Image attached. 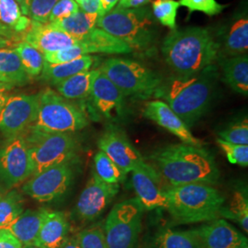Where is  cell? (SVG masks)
I'll list each match as a JSON object with an SVG mask.
<instances>
[{
  "instance_id": "1f68e13d",
  "label": "cell",
  "mask_w": 248,
  "mask_h": 248,
  "mask_svg": "<svg viewBox=\"0 0 248 248\" xmlns=\"http://www.w3.org/2000/svg\"><path fill=\"white\" fill-rule=\"evenodd\" d=\"M31 78L39 77L44 69L45 59L44 53L39 52L25 42H20L14 48Z\"/></svg>"
},
{
  "instance_id": "7bdbcfd3",
  "label": "cell",
  "mask_w": 248,
  "mask_h": 248,
  "mask_svg": "<svg viewBox=\"0 0 248 248\" xmlns=\"http://www.w3.org/2000/svg\"><path fill=\"white\" fill-rule=\"evenodd\" d=\"M0 248H23V247L9 231L0 230Z\"/></svg>"
},
{
  "instance_id": "30bf717a",
  "label": "cell",
  "mask_w": 248,
  "mask_h": 248,
  "mask_svg": "<svg viewBox=\"0 0 248 248\" xmlns=\"http://www.w3.org/2000/svg\"><path fill=\"white\" fill-rule=\"evenodd\" d=\"M34 168L23 135L8 138L0 148V183L11 188L33 176Z\"/></svg>"
},
{
  "instance_id": "816d5d0a",
  "label": "cell",
  "mask_w": 248,
  "mask_h": 248,
  "mask_svg": "<svg viewBox=\"0 0 248 248\" xmlns=\"http://www.w3.org/2000/svg\"><path fill=\"white\" fill-rule=\"evenodd\" d=\"M20 7V9L23 13V15L27 16L28 15V4H29V0H16Z\"/></svg>"
},
{
  "instance_id": "f907efd6",
  "label": "cell",
  "mask_w": 248,
  "mask_h": 248,
  "mask_svg": "<svg viewBox=\"0 0 248 248\" xmlns=\"http://www.w3.org/2000/svg\"><path fill=\"white\" fill-rule=\"evenodd\" d=\"M15 44V42L9 40L5 37L0 36V49H4V48H9L10 45Z\"/></svg>"
},
{
  "instance_id": "9a60e30c",
  "label": "cell",
  "mask_w": 248,
  "mask_h": 248,
  "mask_svg": "<svg viewBox=\"0 0 248 248\" xmlns=\"http://www.w3.org/2000/svg\"><path fill=\"white\" fill-rule=\"evenodd\" d=\"M98 146L99 151L106 154L126 175L143 160L125 133L115 127L108 128L100 136Z\"/></svg>"
},
{
  "instance_id": "d6986e66",
  "label": "cell",
  "mask_w": 248,
  "mask_h": 248,
  "mask_svg": "<svg viewBox=\"0 0 248 248\" xmlns=\"http://www.w3.org/2000/svg\"><path fill=\"white\" fill-rule=\"evenodd\" d=\"M22 41L44 54L55 53L79 43L76 38L49 23L35 21H31L28 31L22 34Z\"/></svg>"
},
{
  "instance_id": "f35d334b",
  "label": "cell",
  "mask_w": 248,
  "mask_h": 248,
  "mask_svg": "<svg viewBox=\"0 0 248 248\" xmlns=\"http://www.w3.org/2000/svg\"><path fill=\"white\" fill-rule=\"evenodd\" d=\"M58 0H29L27 17L31 21L46 24Z\"/></svg>"
},
{
  "instance_id": "cb8c5ba5",
  "label": "cell",
  "mask_w": 248,
  "mask_h": 248,
  "mask_svg": "<svg viewBox=\"0 0 248 248\" xmlns=\"http://www.w3.org/2000/svg\"><path fill=\"white\" fill-rule=\"evenodd\" d=\"M47 209L27 210L6 229L20 242L22 247L33 246L39 234Z\"/></svg>"
},
{
  "instance_id": "ee69618b",
  "label": "cell",
  "mask_w": 248,
  "mask_h": 248,
  "mask_svg": "<svg viewBox=\"0 0 248 248\" xmlns=\"http://www.w3.org/2000/svg\"><path fill=\"white\" fill-rule=\"evenodd\" d=\"M79 9L89 14H96L101 16V1L100 0H83L79 5Z\"/></svg>"
},
{
  "instance_id": "f6af8a7d",
  "label": "cell",
  "mask_w": 248,
  "mask_h": 248,
  "mask_svg": "<svg viewBox=\"0 0 248 248\" xmlns=\"http://www.w3.org/2000/svg\"><path fill=\"white\" fill-rule=\"evenodd\" d=\"M152 0H119L115 8L118 9H139L148 6Z\"/></svg>"
},
{
  "instance_id": "e0dca14e",
  "label": "cell",
  "mask_w": 248,
  "mask_h": 248,
  "mask_svg": "<svg viewBox=\"0 0 248 248\" xmlns=\"http://www.w3.org/2000/svg\"><path fill=\"white\" fill-rule=\"evenodd\" d=\"M199 248H238L248 247V238L222 219L193 230Z\"/></svg>"
},
{
  "instance_id": "d4e9b609",
  "label": "cell",
  "mask_w": 248,
  "mask_h": 248,
  "mask_svg": "<svg viewBox=\"0 0 248 248\" xmlns=\"http://www.w3.org/2000/svg\"><path fill=\"white\" fill-rule=\"evenodd\" d=\"M98 72V68H94L63 80L54 86L56 92L67 100H83L89 98L93 80Z\"/></svg>"
},
{
  "instance_id": "9f6ffc18",
  "label": "cell",
  "mask_w": 248,
  "mask_h": 248,
  "mask_svg": "<svg viewBox=\"0 0 248 248\" xmlns=\"http://www.w3.org/2000/svg\"><path fill=\"white\" fill-rule=\"evenodd\" d=\"M248 248V247H243V248Z\"/></svg>"
},
{
  "instance_id": "ba28073f",
  "label": "cell",
  "mask_w": 248,
  "mask_h": 248,
  "mask_svg": "<svg viewBox=\"0 0 248 248\" xmlns=\"http://www.w3.org/2000/svg\"><path fill=\"white\" fill-rule=\"evenodd\" d=\"M24 136L34 168L33 176L58 165L70 163L78 144L70 133H45L29 129Z\"/></svg>"
},
{
  "instance_id": "7dc6e473",
  "label": "cell",
  "mask_w": 248,
  "mask_h": 248,
  "mask_svg": "<svg viewBox=\"0 0 248 248\" xmlns=\"http://www.w3.org/2000/svg\"><path fill=\"white\" fill-rule=\"evenodd\" d=\"M0 36L5 37V38L11 40V41H13L15 43L18 42L19 39H22V36L16 33L15 31H13L12 30H10L9 28L3 25V24H1V23H0Z\"/></svg>"
},
{
  "instance_id": "4316f807",
  "label": "cell",
  "mask_w": 248,
  "mask_h": 248,
  "mask_svg": "<svg viewBox=\"0 0 248 248\" xmlns=\"http://www.w3.org/2000/svg\"><path fill=\"white\" fill-rule=\"evenodd\" d=\"M98 18V15L86 13L79 9V11L67 18L53 21L49 24L80 41L97 27Z\"/></svg>"
},
{
  "instance_id": "b9f144b4",
  "label": "cell",
  "mask_w": 248,
  "mask_h": 248,
  "mask_svg": "<svg viewBox=\"0 0 248 248\" xmlns=\"http://www.w3.org/2000/svg\"><path fill=\"white\" fill-rule=\"evenodd\" d=\"M79 6L75 0H58L50 14L48 23L67 18L79 11Z\"/></svg>"
},
{
  "instance_id": "db71d44e",
  "label": "cell",
  "mask_w": 248,
  "mask_h": 248,
  "mask_svg": "<svg viewBox=\"0 0 248 248\" xmlns=\"http://www.w3.org/2000/svg\"><path fill=\"white\" fill-rule=\"evenodd\" d=\"M75 1H76V2L78 4V6H79L80 4L83 2V0H75Z\"/></svg>"
},
{
  "instance_id": "7a4b0ae2",
  "label": "cell",
  "mask_w": 248,
  "mask_h": 248,
  "mask_svg": "<svg viewBox=\"0 0 248 248\" xmlns=\"http://www.w3.org/2000/svg\"><path fill=\"white\" fill-rule=\"evenodd\" d=\"M152 166L169 186L187 184L215 185L220 171L213 155L202 148L186 143L169 144L152 153Z\"/></svg>"
},
{
  "instance_id": "603a6c76",
  "label": "cell",
  "mask_w": 248,
  "mask_h": 248,
  "mask_svg": "<svg viewBox=\"0 0 248 248\" xmlns=\"http://www.w3.org/2000/svg\"><path fill=\"white\" fill-rule=\"evenodd\" d=\"M98 57L94 55H85L70 62L61 63H49L45 62L44 69L41 73V79L46 83L56 86L63 80L82 72L91 70Z\"/></svg>"
},
{
  "instance_id": "ab89813d",
  "label": "cell",
  "mask_w": 248,
  "mask_h": 248,
  "mask_svg": "<svg viewBox=\"0 0 248 248\" xmlns=\"http://www.w3.org/2000/svg\"><path fill=\"white\" fill-rule=\"evenodd\" d=\"M217 142L231 164L247 168L248 166V145L234 144L218 139Z\"/></svg>"
},
{
  "instance_id": "bcb514c9",
  "label": "cell",
  "mask_w": 248,
  "mask_h": 248,
  "mask_svg": "<svg viewBox=\"0 0 248 248\" xmlns=\"http://www.w3.org/2000/svg\"><path fill=\"white\" fill-rule=\"evenodd\" d=\"M14 87L7 84V83H2L0 82V112L3 109L5 106L7 100L9 98V92Z\"/></svg>"
},
{
  "instance_id": "44dd1931",
  "label": "cell",
  "mask_w": 248,
  "mask_h": 248,
  "mask_svg": "<svg viewBox=\"0 0 248 248\" xmlns=\"http://www.w3.org/2000/svg\"><path fill=\"white\" fill-rule=\"evenodd\" d=\"M70 223L66 215L59 211H50L45 220L33 246L39 248H62L69 238Z\"/></svg>"
},
{
  "instance_id": "83f0119b",
  "label": "cell",
  "mask_w": 248,
  "mask_h": 248,
  "mask_svg": "<svg viewBox=\"0 0 248 248\" xmlns=\"http://www.w3.org/2000/svg\"><path fill=\"white\" fill-rule=\"evenodd\" d=\"M82 40L90 45L93 53L128 54L133 52L130 46L98 27Z\"/></svg>"
},
{
  "instance_id": "9c48e42d",
  "label": "cell",
  "mask_w": 248,
  "mask_h": 248,
  "mask_svg": "<svg viewBox=\"0 0 248 248\" xmlns=\"http://www.w3.org/2000/svg\"><path fill=\"white\" fill-rule=\"evenodd\" d=\"M144 209L136 198L115 204L107 217L104 234L108 248H135L142 230Z\"/></svg>"
},
{
  "instance_id": "3957f363",
  "label": "cell",
  "mask_w": 248,
  "mask_h": 248,
  "mask_svg": "<svg viewBox=\"0 0 248 248\" xmlns=\"http://www.w3.org/2000/svg\"><path fill=\"white\" fill-rule=\"evenodd\" d=\"M161 52L175 75L186 76L214 64L219 45L208 28L188 27L171 30L162 43Z\"/></svg>"
},
{
  "instance_id": "f1b7e54d",
  "label": "cell",
  "mask_w": 248,
  "mask_h": 248,
  "mask_svg": "<svg viewBox=\"0 0 248 248\" xmlns=\"http://www.w3.org/2000/svg\"><path fill=\"white\" fill-rule=\"evenodd\" d=\"M0 23L22 35L31 26V20L23 15L16 0H0Z\"/></svg>"
},
{
  "instance_id": "11a10c76",
  "label": "cell",
  "mask_w": 248,
  "mask_h": 248,
  "mask_svg": "<svg viewBox=\"0 0 248 248\" xmlns=\"http://www.w3.org/2000/svg\"><path fill=\"white\" fill-rule=\"evenodd\" d=\"M0 82H2V83H6V81H5V79H4L2 77H0Z\"/></svg>"
},
{
  "instance_id": "2e32d148",
  "label": "cell",
  "mask_w": 248,
  "mask_h": 248,
  "mask_svg": "<svg viewBox=\"0 0 248 248\" xmlns=\"http://www.w3.org/2000/svg\"><path fill=\"white\" fill-rule=\"evenodd\" d=\"M89 98L95 110L108 120H114L124 113V94L99 69L93 80Z\"/></svg>"
},
{
  "instance_id": "836d02e7",
  "label": "cell",
  "mask_w": 248,
  "mask_h": 248,
  "mask_svg": "<svg viewBox=\"0 0 248 248\" xmlns=\"http://www.w3.org/2000/svg\"><path fill=\"white\" fill-rule=\"evenodd\" d=\"M220 216L238 222L240 226L248 232V201L244 192L235 191L232 197L230 204L227 208L222 207Z\"/></svg>"
},
{
  "instance_id": "d6a6232c",
  "label": "cell",
  "mask_w": 248,
  "mask_h": 248,
  "mask_svg": "<svg viewBox=\"0 0 248 248\" xmlns=\"http://www.w3.org/2000/svg\"><path fill=\"white\" fill-rule=\"evenodd\" d=\"M156 248H199L193 230L163 231L156 238Z\"/></svg>"
},
{
  "instance_id": "8d00e7d4",
  "label": "cell",
  "mask_w": 248,
  "mask_h": 248,
  "mask_svg": "<svg viewBox=\"0 0 248 248\" xmlns=\"http://www.w3.org/2000/svg\"><path fill=\"white\" fill-rule=\"evenodd\" d=\"M219 139L225 142L248 145V119L246 118L240 122L231 124L219 133Z\"/></svg>"
},
{
  "instance_id": "ac0fdd59",
  "label": "cell",
  "mask_w": 248,
  "mask_h": 248,
  "mask_svg": "<svg viewBox=\"0 0 248 248\" xmlns=\"http://www.w3.org/2000/svg\"><path fill=\"white\" fill-rule=\"evenodd\" d=\"M142 113L146 119L169 131L183 143L195 146L202 145V142L196 138L186 124L163 100L154 99L147 101Z\"/></svg>"
},
{
  "instance_id": "4dcf8cb0",
  "label": "cell",
  "mask_w": 248,
  "mask_h": 248,
  "mask_svg": "<svg viewBox=\"0 0 248 248\" xmlns=\"http://www.w3.org/2000/svg\"><path fill=\"white\" fill-rule=\"evenodd\" d=\"M92 173L106 183L119 185L124 182L127 176L106 154L101 151H98L94 156V170Z\"/></svg>"
},
{
  "instance_id": "681fc988",
  "label": "cell",
  "mask_w": 248,
  "mask_h": 248,
  "mask_svg": "<svg viewBox=\"0 0 248 248\" xmlns=\"http://www.w3.org/2000/svg\"><path fill=\"white\" fill-rule=\"evenodd\" d=\"M62 248H80L78 236L69 237L65 242V244L62 246Z\"/></svg>"
},
{
  "instance_id": "8fae6325",
  "label": "cell",
  "mask_w": 248,
  "mask_h": 248,
  "mask_svg": "<svg viewBox=\"0 0 248 248\" xmlns=\"http://www.w3.org/2000/svg\"><path fill=\"white\" fill-rule=\"evenodd\" d=\"M73 170L70 164H62L42 171L29 178L22 192L38 202H51L63 195L71 185Z\"/></svg>"
},
{
  "instance_id": "5bb4252c",
  "label": "cell",
  "mask_w": 248,
  "mask_h": 248,
  "mask_svg": "<svg viewBox=\"0 0 248 248\" xmlns=\"http://www.w3.org/2000/svg\"><path fill=\"white\" fill-rule=\"evenodd\" d=\"M120 190L119 184H108L94 173L81 192L75 213L81 221H93L105 211Z\"/></svg>"
},
{
  "instance_id": "6da1fadb",
  "label": "cell",
  "mask_w": 248,
  "mask_h": 248,
  "mask_svg": "<svg viewBox=\"0 0 248 248\" xmlns=\"http://www.w3.org/2000/svg\"><path fill=\"white\" fill-rule=\"evenodd\" d=\"M218 78L215 64L192 75H173L163 79L152 97L166 102L190 129L207 112Z\"/></svg>"
},
{
  "instance_id": "e575fe53",
  "label": "cell",
  "mask_w": 248,
  "mask_h": 248,
  "mask_svg": "<svg viewBox=\"0 0 248 248\" xmlns=\"http://www.w3.org/2000/svg\"><path fill=\"white\" fill-rule=\"evenodd\" d=\"M180 8L177 0H154L152 2V13L155 18L163 26L170 30L177 29V10Z\"/></svg>"
},
{
  "instance_id": "7402d4cb",
  "label": "cell",
  "mask_w": 248,
  "mask_h": 248,
  "mask_svg": "<svg viewBox=\"0 0 248 248\" xmlns=\"http://www.w3.org/2000/svg\"><path fill=\"white\" fill-rule=\"evenodd\" d=\"M216 61L222 69V80L236 93L248 96V53L235 56L218 54Z\"/></svg>"
},
{
  "instance_id": "ffe728a7",
  "label": "cell",
  "mask_w": 248,
  "mask_h": 248,
  "mask_svg": "<svg viewBox=\"0 0 248 248\" xmlns=\"http://www.w3.org/2000/svg\"><path fill=\"white\" fill-rule=\"evenodd\" d=\"M215 36L219 45V53L225 56H235L248 53V12L236 13L223 24Z\"/></svg>"
},
{
  "instance_id": "484cf974",
  "label": "cell",
  "mask_w": 248,
  "mask_h": 248,
  "mask_svg": "<svg viewBox=\"0 0 248 248\" xmlns=\"http://www.w3.org/2000/svg\"><path fill=\"white\" fill-rule=\"evenodd\" d=\"M0 77L13 87L25 86L31 78L27 74L15 49H0Z\"/></svg>"
},
{
  "instance_id": "277c9868",
  "label": "cell",
  "mask_w": 248,
  "mask_h": 248,
  "mask_svg": "<svg viewBox=\"0 0 248 248\" xmlns=\"http://www.w3.org/2000/svg\"><path fill=\"white\" fill-rule=\"evenodd\" d=\"M97 27L140 53H150L159 37L158 22L148 6L139 9L114 8L98 18Z\"/></svg>"
},
{
  "instance_id": "7c38bea8",
  "label": "cell",
  "mask_w": 248,
  "mask_h": 248,
  "mask_svg": "<svg viewBox=\"0 0 248 248\" xmlns=\"http://www.w3.org/2000/svg\"><path fill=\"white\" fill-rule=\"evenodd\" d=\"M38 112V94L9 96L0 112V133L11 138L27 132L34 124Z\"/></svg>"
},
{
  "instance_id": "5b68a950",
  "label": "cell",
  "mask_w": 248,
  "mask_h": 248,
  "mask_svg": "<svg viewBox=\"0 0 248 248\" xmlns=\"http://www.w3.org/2000/svg\"><path fill=\"white\" fill-rule=\"evenodd\" d=\"M167 210L179 224L212 222L219 219L224 197L214 186L206 184L168 186Z\"/></svg>"
},
{
  "instance_id": "52a82bcc",
  "label": "cell",
  "mask_w": 248,
  "mask_h": 248,
  "mask_svg": "<svg viewBox=\"0 0 248 248\" xmlns=\"http://www.w3.org/2000/svg\"><path fill=\"white\" fill-rule=\"evenodd\" d=\"M98 69L122 91L125 98H151L164 79L158 72L129 58H108Z\"/></svg>"
},
{
  "instance_id": "c3c4849f",
  "label": "cell",
  "mask_w": 248,
  "mask_h": 248,
  "mask_svg": "<svg viewBox=\"0 0 248 248\" xmlns=\"http://www.w3.org/2000/svg\"><path fill=\"white\" fill-rule=\"evenodd\" d=\"M100 1H101V16L105 15L108 12L114 9L119 2V0H100Z\"/></svg>"
},
{
  "instance_id": "4fadbf2b",
  "label": "cell",
  "mask_w": 248,
  "mask_h": 248,
  "mask_svg": "<svg viewBox=\"0 0 248 248\" xmlns=\"http://www.w3.org/2000/svg\"><path fill=\"white\" fill-rule=\"evenodd\" d=\"M132 173V185L136 199L146 211L166 209L168 201L166 189L169 185L159 172L144 160L141 161Z\"/></svg>"
},
{
  "instance_id": "d590c367",
  "label": "cell",
  "mask_w": 248,
  "mask_h": 248,
  "mask_svg": "<svg viewBox=\"0 0 248 248\" xmlns=\"http://www.w3.org/2000/svg\"><path fill=\"white\" fill-rule=\"evenodd\" d=\"M92 50L89 45L83 40H80L79 43L71 46L69 48L63 49L61 51L52 53H45V62L49 63H61V62H70L85 55H92Z\"/></svg>"
},
{
  "instance_id": "8992f818",
  "label": "cell",
  "mask_w": 248,
  "mask_h": 248,
  "mask_svg": "<svg viewBox=\"0 0 248 248\" xmlns=\"http://www.w3.org/2000/svg\"><path fill=\"white\" fill-rule=\"evenodd\" d=\"M89 125L85 111L53 89L38 93V112L30 129L45 133H70Z\"/></svg>"
},
{
  "instance_id": "f546056e",
  "label": "cell",
  "mask_w": 248,
  "mask_h": 248,
  "mask_svg": "<svg viewBox=\"0 0 248 248\" xmlns=\"http://www.w3.org/2000/svg\"><path fill=\"white\" fill-rule=\"evenodd\" d=\"M23 212V200L18 191L0 193V230H6Z\"/></svg>"
},
{
  "instance_id": "f5cc1de1",
  "label": "cell",
  "mask_w": 248,
  "mask_h": 248,
  "mask_svg": "<svg viewBox=\"0 0 248 248\" xmlns=\"http://www.w3.org/2000/svg\"><path fill=\"white\" fill-rule=\"evenodd\" d=\"M23 248H39L36 246H29V247H24Z\"/></svg>"
},
{
  "instance_id": "60d3db41",
  "label": "cell",
  "mask_w": 248,
  "mask_h": 248,
  "mask_svg": "<svg viewBox=\"0 0 248 248\" xmlns=\"http://www.w3.org/2000/svg\"><path fill=\"white\" fill-rule=\"evenodd\" d=\"M179 5L188 9V13L201 11L213 17L220 14L226 6L219 4L216 0H179Z\"/></svg>"
},
{
  "instance_id": "74e56055",
  "label": "cell",
  "mask_w": 248,
  "mask_h": 248,
  "mask_svg": "<svg viewBox=\"0 0 248 248\" xmlns=\"http://www.w3.org/2000/svg\"><path fill=\"white\" fill-rule=\"evenodd\" d=\"M77 236L80 248H108L104 230L100 225L81 231Z\"/></svg>"
}]
</instances>
